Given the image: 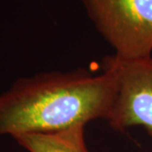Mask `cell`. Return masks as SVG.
<instances>
[{"label": "cell", "instance_id": "6da1fadb", "mask_svg": "<svg viewBox=\"0 0 152 152\" xmlns=\"http://www.w3.org/2000/svg\"><path fill=\"white\" fill-rule=\"evenodd\" d=\"M113 74L85 69L22 77L0 94V136L46 133L107 119Z\"/></svg>", "mask_w": 152, "mask_h": 152}, {"label": "cell", "instance_id": "7a4b0ae2", "mask_svg": "<svg viewBox=\"0 0 152 152\" xmlns=\"http://www.w3.org/2000/svg\"><path fill=\"white\" fill-rule=\"evenodd\" d=\"M87 15L114 55L152 56V0H81Z\"/></svg>", "mask_w": 152, "mask_h": 152}, {"label": "cell", "instance_id": "3957f363", "mask_svg": "<svg viewBox=\"0 0 152 152\" xmlns=\"http://www.w3.org/2000/svg\"><path fill=\"white\" fill-rule=\"evenodd\" d=\"M102 68L113 74L116 91L107 119L117 131L143 127L152 139V56L124 59L115 55L103 60Z\"/></svg>", "mask_w": 152, "mask_h": 152}, {"label": "cell", "instance_id": "277c9868", "mask_svg": "<svg viewBox=\"0 0 152 152\" xmlns=\"http://www.w3.org/2000/svg\"><path fill=\"white\" fill-rule=\"evenodd\" d=\"M13 138L28 152H89L84 125L53 132L23 134Z\"/></svg>", "mask_w": 152, "mask_h": 152}]
</instances>
